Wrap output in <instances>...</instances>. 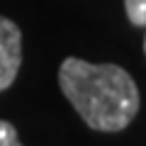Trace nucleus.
<instances>
[{"mask_svg":"<svg viewBox=\"0 0 146 146\" xmlns=\"http://www.w3.org/2000/svg\"><path fill=\"white\" fill-rule=\"evenodd\" d=\"M144 51H146V39H144Z\"/></svg>","mask_w":146,"mask_h":146,"instance_id":"39448f33","label":"nucleus"},{"mask_svg":"<svg viewBox=\"0 0 146 146\" xmlns=\"http://www.w3.org/2000/svg\"><path fill=\"white\" fill-rule=\"evenodd\" d=\"M22 63V32L7 17H0V93L10 88Z\"/></svg>","mask_w":146,"mask_h":146,"instance_id":"f03ea898","label":"nucleus"},{"mask_svg":"<svg viewBox=\"0 0 146 146\" xmlns=\"http://www.w3.org/2000/svg\"><path fill=\"white\" fill-rule=\"evenodd\" d=\"M124 10L131 25L146 27V0H124Z\"/></svg>","mask_w":146,"mask_h":146,"instance_id":"7ed1b4c3","label":"nucleus"},{"mask_svg":"<svg viewBox=\"0 0 146 146\" xmlns=\"http://www.w3.org/2000/svg\"><path fill=\"white\" fill-rule=\"evenodd\" d=\"M0 146H22L17 139V129L5 119H0Z\"/></svg>","mask_w":146,"mask_h":146,"instance_id":"20e7f679","label":"nucleus"},{"mask_svg":"<svg viewBox=\"0 0 146 146\" xmlns=\"http://www.w3.org/2000/svg\"><path fill=\"white\" fill-rule=\"evenodd\" d=\"M58 83L83 122L98 131H122L139 112V90L131 76L115 63L66 58Z\"/></svg>","mask_w":146,"mask_h":146,"instance_id":"f257e3e1","label":"nucleus"}]
</instances>
